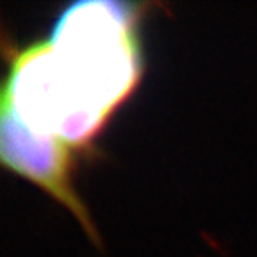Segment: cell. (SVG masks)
Returning <instances> with one entry per match:
<instances>
[{
    "label": "cell",
    "mask_w": 257,
    "mask_h": 257,
    "mask_svg": "<svg viewBox=\"0 0 257 257\" xmlns=\"http://www.w3.org/2000/svg\"><path fill=\"white\" fill-rule=\"evenodd\" d=\"M136 20L133 4L77 2L63 11L50 38L68 89L105 121L140 82Z\"/></svg>",
    "instance_id": "cell-1"
},
{
    "label": "cell",
    "mask_w": 257,
    "mask_h": 257,
    "mask_svg": "<svg viewBox=\"0 0 257 257\" xmlns=\"http://www.w3.org/2000/svg\"><path fill=\"white\" fill-rule=\"evenodd\" d=\"M2 109L32 133L54 136L68 147L86 145L105 123L75 100L61 75L50 41L32 45L15 57Z\"/></svg>",
    "instance_id": "cell-2"
},
{
    "label": "cell",
    "mask_w": 257,
    "mask_h": 257,
    "mask_svg": "<svg viewBox=\"0 0 257 257\" xmlns=\"http://www.w3.org/2000/svg\"><path fill=\"white\" fill-rule=\"evenodd\" d=\"M0 154L2 161L13 172L48 191L64 204L84 225L88 234L96 239L95 227L88 216L84 204L73 191L70 181V147L54 136L32 133L15 114L2 109L0 125Z\"/></svg>",
    "instance_id": "cell-3"
}]
</instances>
